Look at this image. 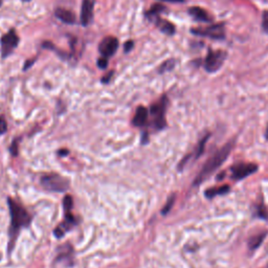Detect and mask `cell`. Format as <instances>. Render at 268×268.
Returning <instances> with one entry per match:
<instances>
[{
	"label": "cell",
	"instance_id": "cell-21",
	"mask_svg": "<svg viewBox=\"0 0 268 268\" xmlns=\"http://www.w3.org/2000/svg\"><path fill=\"white\" fill-rule=\"evenodd\" d=\"M108 64H109V59L105 58V57H101L97 59V61H96L97 67H99L100 69H106L108 67Z\"/></svg>",
	"mask_w": 268,
	"mask_h": 268
},
{
	"label": "cell",
	"instance_id": "cell-20",
	"mask_svg": "<svg viewBox=\"0 0 268 268\" xmlns=\"http://www.w3.org/2000/svg\"><path fill=\"white\" fill-rule=\"evenodd\" d=\"M174 202H175V196L173 195V196H171V197L169 198V200H168V202L166 204V205L163 206L162 211H161L162 215H167L170 211H171V208H172V206L174 205Z\"/></svg>",
	"mask_w": 268,
	"mask_h": 268
},
{
	"label": "cell",
	"instance_id": "cell-19",
	"mask_svg": "<svg viewBox=\"0 0 268 268\" xmlns=\"http://www.w3.org/2000/svg\"><path fill=\"white\" fill-rule=\"evenodd\" d=\"M176 65V61L175 59H169V60L163 62L160 66L158 67V73L159 74H166V73H169V71H171L174 69Z\"/></svg>",
	"mask_w": 268,
	"mask_h": 268
},
{
	"label": "cell",
	"instance_id": "cell-6",
	"mask_svg": "<svg viewBox=\"0 0 268 268\" xmlns=\"http://www.w3.org/2000/svg\"><path fill=\"white\" fill-rule=\"evenodd\" d=\"M19 42H20V38H19L15 29H11L0 39V55H1V58H9L17 48Z\"/></svg>",
	"mask_w": 268,
	"mask_h": 268
},
{
	"label": "cell",
	"instance_id": "cell-7",
	"mask_svg": "<svg viewBox=\"0 0 268 268\" xmlns=\"http://www.w3.org/2000/svg\"><path fill=\"white\" fill-rule=\"evenodd\" d=\"M193 35L214 39V40H224L225 39V25L223 22L208 25L206 28L192 29Z\"/></svg>",
	"mask_w": 268,
	"mask_h": 268
},
{
	"label": "cell",
	"instance_id": "cell-15",
	"mask_svg": "<svg viewBox=\"0 0 268 268\" xmlns=\"http://www.w3.org/2000/svg\"><path fill=\"white\" fill-rule=\"evenodd\" d=\"M55 16L65 24L71 25L76 23V15L74 14V12H71L67 9L57 8L55 10Z\"/></svg>",
	"mask_w": 268,
	"mask_h": 268
},
{
	"label": "cell",
	"instance_id": "cell-3",
	"mask_svg": "<svg viewBox=\"0 0 268 268\" xmlns=\"http://www.w3.org/2000/svg\"><path fill=\"white\" fill-rule=\"evenodd\" d=\"M63 206L65 218L62 223L55 230V236L57 238H62L70 228H73L78 224V220L73 215V212H71V210H73V197H71V196H65V198L63 200Z\"/></svg>",
	"mask_w": 268,
	"mask_h": 268
},
{
	"label": "cell",
	"instance_id": "cell-26",
	"mask_svg": "<svg viewBox=\"0 0 268 268\" xmlns=\"http://www.w3.org/2000/svg\"><path fill=\"white\" fill-rule=\"evenodd\" d=\"M6 130H8V124H6L4 119L0 117V135L5 133Z\"/></svg>",
	"mask_w": 268,
	"mask_h": 268
},
{
	"label": "cell",
	"instance_id": "cell-5",
	"mask_svg": "<svg viewBox=\"0 0 268 268\" xmlns=\"http://www.w3.org/2000/svg\"><path fill=\"white\" fill-rule=\"evenodd\" d=\"M227 58V53L223 49H212L210 48L207 51L206 57L204 62L205 69L210 74H214L218 71L222 65L224 64Z\"/></svg>",
	"mask_w": 268,
	"mask_h": 268
},
{
	"label": "cell",
	"instance_id": "cell-17",
	"mask_svg": "<svg viewBox=\"0 0 268 268\" xmlns=\"http://www.w3.org/2000/svg\"><path fill=\"white\" fill-rule=\"evenodd\" d=\"M266 235H267V233L263 232V233H259L257 235H254V236L251 237V239L248 240V247H250V250L254 251V250H257L258 247H260V245L262 244V242L264 241Z\"/></svg>",
	"mask_w": 268,
	"mask_h": 268
},
{
	"label": "cell",
	"instance_id": "cell-9",
	"mask_svg": "<svg viewBox=\"0 0 268 268\" xmlns=\"http://www.w3.org/2000/svg\"><path fill=\"white\" fill-rule=\"evenodd\" d=\"M258 166L250 162H239L231 168V177L234 180H240L246 178L253 173H256Z\"/></svg>",
	"mask_w": 268,
	"mask_h": 268
},
{
	"label": "cell",
	"instance_id": "cell-1",
	"mask_svg": "<svg viewBox=\"0 0 268 268\" xmlns=\"http://www.w3.org/2000/svg\"><path fill=\"white\" fill-rule=\"evenodd\" d=\"M10 215H11V227H10V251L14 246V242L21 228L29 227L31 225L32 217L25 208L16 202L14 199H8Z\"/></svg>",
	"mask_w": 268,
	"mask_h": 268
},
{
	"label": "cell",
	"instance_id": "cell-14",
	"mask_svg": "<svg viewBox=\"0 0 268 268\" xmlns=\"http://www.w3.org/2000/svg\"><path fill=\"white\" fill-rule=\"evenodd\" d=\"M148 116H149L148 109L143 106H139L136 108L135 114H134V117L132 120L133 126H135V127L146 126V124L148 122Z\"/></svg>",
	"mask_w": 268,
	"mask_h": 268
},
{
	"label": "cell",
	"instance_id": "cell-12",
	"mask_svg": "<svg viewBox=\"0 0 268 268\" xmlns=\"http://www.w3.org/2000/svg\"><path fill=\"white\" fill-rule=\"evenodd\" d=\"M189 16H191L195 21L202 23H210L213 21V18L208 14L207 11L200 6H191L188 10Z\"/></svg>",
	"mask_w": 268,
	"mask_h": 268
},
{
	"label": "cell",
	"instance_id": "cell-22",
	"mask_svg": "<svg viewBox=\"0 0 268 268\" xmlns=\"http://www.w3.org/2000/svg\"><path fill=\"white\" fill-rule=\"evenodd\" d=\"M262 29L268 34V10L264 11L262 14Z\"/></svg>",
	"mask_w": 268,
	"mask_h": 268
},
{
	"label": "cell",
	"instance_id": "cell-24",
	"mask_svg": "<svg viewBox=\"0 0 268 268\" xmlns=\"http://www.w3.org/2000/svg\"><path fill=\"white\" fill-rule=\"evenodd\" d=\"M134 48V41L133 40H128L125 43H124V51H125L126 54L130 53L132 49Z\"/></svg>",
	"mask_w": 268,
	"mask_h": 268
},
{
	"label": "cell",
	"instance_id": "cell-13",
	"mask_svg": "<svg viewBox=\"0 0 268 268\" xmlns=\"http://www.w3.org/2000/svg\"><path fill=\"white\" fill-rule=\"evenodd\" d=\"M155 27L158 28L161 32L166 34L168 36H173L176 32V28L175 25L171 22L167 20V19H162L161 17H158L152 21Z\"/></svg>",
	"mask_w": 268,
	"mask_h": 268
},
{
	"label": "cell",
	"instance_id": "cell-11",
	"mask_svg": "<svg viewBox=\"0 0 268 268\" xmlns=\"http://www.w3.org/2000/svg\"><path fill=\"white\" fill-rule=\"evenodd\" d=\"M95 4V0H82L80 21L83 27H88L90 22L93 21Z\"/></svg>",
	"mask_w": 268,
	"mask_h": 268
},
{
	"label": "cell",
	"instance_id": "cell-10",
	"mask_svg": "<svg viewBox=\"0 0 268 268\" xmlns=\"http://www.w3.org/2000/svg\"><path fill=\"white\" fill-rule=\"evenodd\" d=\"M120 41L119 39L113 36H107L102 39V41L99 44V53L102 57L111 58L116 54V50L119 49Z\"/></svg>",
	"mask_w": 268,
	"mask_h": 268
},
{
	"label": "cell",
	"instance_id": "cell-28",
	"mask_svg": "<svg viewBox=\"0 0 268 268\" xmlns=\"http://www.w3.org/2000/svg\"><path fill=\"white\" fill-rule=\"evenodd\" d=\"M160 1L172 2V3H184V2H186V0H160Z\"/></svg>",
	"mask_w": 268,
	"mask_h": 268
},
{
	"label": "cell",
	"instance_id": "cell-25",
	"mask_svg": "<svg viewBox=\"0 0 268 268\" xmlns=\"http://www.w3.org/2000/svg\"><path fill=\"white\" fill-rule=\"evenodd\" d=\"M113 75H114V70H110L109 73H107L105 76H104V77L102 78L101 82H102L103 84H108V83H110L111 79H112Z\"/></svg>",
	"mask_w": 268,
	"mask_h": 268
},
{
	"label": "cell",
	"instance_id": "cell-23",
	"mask_svg": "<svg viewBox=\"0 0 268 268\" xmlns=\"http://www.w3.org/2000/svg\"><path fill=\"white\" fill-rule=\"evenodd\" d=\"M256 214H257L258 217L263 218V219H267V217H268V214H267L266 208L263 205L258 206V210H257Z\"/></svg>",
	"mask_w": 268,
	"mask_h": 268
},
{
	"label": "cell",
	"instance_id": "cell-16",
	"mask_svg": "<svg viewBox=\"0 0 268 268\" xmlns=\"http://www.w3.org/2000/svg\"><path fill=\"white\" fill-rule=\"evenodd\" d=\"M166 6L161 4V3H154L151 5V8H150L146 13L145 16L150 21H153L154 19H156L158 17H160V15L162 14L163 12H166Z\"/></svg>",
	"mask_w": 268,
	"mask_h": 268
},
{
	"label": "cell",
	"instance_id": "cell-29",
	"mask_svg": "<svg viewBox=\"0 0 268 268\" xmlns=\"http://www.w3.org/2000/svg\"><path fill=\"white\" fill-rule=\"evenodd\" d=\"M21 1H23V2H30V1H32V0H21Z\"/></svg>",
	"mask_w": 268,
	"mask_h": 268
},
{
	"label": "cell",
	"instance_id": "cell-18",
	"mask_svg": "<svg viewBox=\"0 0 268 268\" xmlns=\"http://www.w3.org/2000/svg\"><path fill=\"white\" fill-rule=\"evenodd\" d=\"M228 189H230V187L228 186H223V187H219V188H213L207 189L205 192V196L207 198H214L217 195H223L225 193L228 192Z\"/></svg>",
	"mask_w": 268,
	"mask_h": 268
},
{
	"label": "cell",
	"instance_id": "cell-31",
	"mask_svg": "<svg viewBox=\"0 0 268 268\" xmlns=\"http://www.w3.org/2000/svg\"><path fill=\"white\" fill-rule=\"evenodd\" d=\"M2 2H3V1H2V0H0V6H1V5H2Z\"/></svg>",
	"mask_w": 268,
	"mask_h": 268
},
{
	"label": "cell",
	"instance_id": "cell-2",
	"mask_svg": "<svg viewBox=\"0 0 268 268\" xmlns=\"http://www.w3.org/2000/svg\"><path fill=\"white\" fill-rule=\"evenodd\" d=\"M234 146H235V141H230L228 142H226L221 149H219L217 152L213 154L212 158H210V159L205 163V166L202 167L200 172L197 174V176H196L193 185L200 186L201 184H204V182L210 177L211 175H213L216 170L220 168L222 166V163L227 159Z\"/></svg>",
	"mask_w": 268,
	"mask_h": 268
},
{
	"label": "cell",
	"instance_id": "cell-8",
	"mask_svg": "<svg viewBox=\"0 0 268 268\" xmlns=\"http://www.w3.org/2000/svg\"><path fill=\"white\" fill-rule=\"evenodd\" d=\"M42 186L51 192H64L69 188V182L66 178L58 174H48L41 178Z\"/></svg>",
	"mask_w": 268,
	"mask_h": 268
},
{
	"label": "cell",
	"instance_id": "cell-4",
	"mask_svg": "<svg viewBox=\"0 0 268 268\" xmlns=\"http://www.w3.org/2000/svg\"><path fill=\"white\" fill-rule=\"evenodd\" d=\"M169 100L166 95H162L160 100L152 104L150 107V114L152 117V126L156 130H161L167 126L166 111Z\"/></svg>",
	"mask_w": 268,
	"mask_h": 268
},
{
	"label": "cell",
	"instance_id": "cell-27",
	"mask_svg": "<svg viewBox=\"0 0 268 268\" xmlns=\"http://www.w3.org/2000/svg\"><path fill=\"white\" fill-rule=\"evenodd\" d=\"M36 62V58H32V59H29V60H27V62L24 63L23 65V70H28L29 68H31L32 65H34V63Z\"/></svg>",
	"mask_w": 268,
	"mask_h": 268
},
{
	"label": "cell",
	"instance_id": "cell-30",
	"mask_svg": "<svg viewBox=\"0 0 268 268\" xmlns=\"http://www.w3.org/2000/svg\"><path fill=\"white\" fill-rule=\"evenodd\" d=\"M266 139L268 140V127H267V131H266Z\"/></svg>",
	"mask_w": 268,
	"mask_h": 268
}]
</instances>
